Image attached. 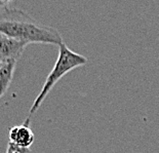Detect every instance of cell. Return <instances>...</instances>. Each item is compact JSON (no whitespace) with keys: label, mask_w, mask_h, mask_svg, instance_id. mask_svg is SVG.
<instances>
[{"label":"cell","mask_w":159,"mask_h":153,"mask_svg":"<svg viewBox=\"0 0 159 153\" xmlns=\"http://www.w3.org/2000/svg\"><path fill=\"white\" fill-rule=\"evenodd\" d=\"M9 142L16 144L21 147L30 148L34 143V132L30 128V124L23 123L22 125H16L8 131Z\"/></svg>","instance_id":"obj_4"},{"label":"cell","mask_w":159,"mask_h":153,"mask_svg":"<svg viewBox=\"0 0 159 153\" xmlns=\"http://www.w3.org/2000/svg\"><path fill=\"white\" fill-rule=\"evenodd\" d=\"M87 63V59L82 55H79L73 50H71L65 43H62L59 45V57L57 59V62L53 66L52 72L47 76L44 86L41 88L38 96L36 97L35 101L33 102L32 107L30 109L28 119L31 120V116L39 109L41 106L42 102L52 90V88L56 86V83L59 81L63 76H65L67 73L72 71L76 68L84 66Z\"/></svg>","instance_id":"obj_2"},{"label":"cell","mask_w":159,"mask_h":153,"mask_svg":"<svg viewBox=\"0 0 159 153\" xmlns=\"http://www.w3.org/2000/svg\"><path fill=\"white\" fill-rule=\"evenodd\" d=\"M30 148L21 147V146L13 144L11 142H8L7 148H6V153H30Z\"/></svg>","instance_id":"obj_6"},{"label":"cell","mask_w":159,"mask_h":153,"mask_svg":"<svg viewBox=\"0 0 159 153\" xmlns=\"http://www.w3.org/2000/svg\"><path fill=\"white\" fill-rule=\"evenodd\" d=\"M16 61H6L0 63V98L7 91L11 83Z\"/></svg>","instance_id":"obj_5"},{"label":"cell","mask_w":159,"mask_h":153,"mask_svg":"<svg viewBox=\"0 0 159 153\" xmlns=\"http://www.w3.org/2000/svg\"><path fill=\"white\" fill-rule=\"evenodd\" d=\"M11 1H3V0H0V11L5 7H8V5L11 4Z\"/></svg>","instance_id":"obj_7"},{"label":"cell","mask_w":159,"mask_h":153,"mask_svg":"<svg viewBox=\"0 0 159 153\" xmlns=\"http://www.w3.org/2000/svg\"><path fill=\"white\" fill-rule=\"evenodd\" d=\"M27 45V42L0 33V63L6 61H18Z\"/></svg>","instance_id":"obj_3"},{"label":"cell","mask_w":159,"mask_h":153,"mask_svg":"<svg viewBox=\"0 0 159 153\" xmlns=\"http://www.w3.org/2000/svg\"><path fill=\"white\" fill-rule=\"evenodd\" d=\"M0 33L27 43L60 45L63 38L52 27L37 23L28 13L19 8L5 7L0 11Z\"/></svg>","instance_id":"obj_1"}]
</instances>
